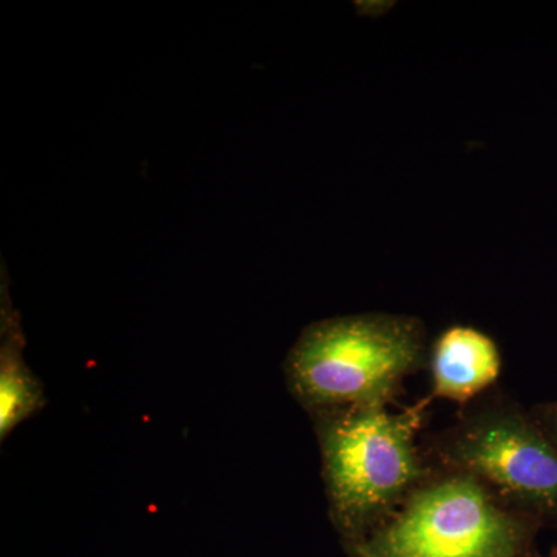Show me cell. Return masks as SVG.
<instances>
[{
    "label": "cell",
    "instance_id": "obj_1",
    "mask_svg": "<svg viewBox=\"0 0 557 557\" xmlns=\"http://www.w3.org/2000/svg\"><path fill=\"white\" fill-rule=\"evenodd\" d=\"M431 403L424 397L398 412L346 408L311 417L330 520L343 545L384 525L434 471L418 442Z\"/></svg>",
    "mask_w": 557,
    "mask_h": 557
},
{
    "label": "cell",
    "instance_id": "obj_2",
    "mask_svg": "<svg viewBox=\"0 0 557 557\" xmlns=\"http://www.w3.org/2000/svg\"><path fill=\"white\" fill-rule=\"evenodd\" d=\"M429 361L426 327L408 314L362 313L313 322L285 359L289 394L311 417L388 408Z\"/></svg>",
    "mask_w": 557,
    "mask_h": 557
},
{
    "label": "cell",
    "instance_id": "obj_3",
    "mask_svg": "<svg viewBox=\"0 0 557 557\" xmlns=\"http://www.w3.org/2000/svg\"><path fill=\"white\" fill-rule=\"evenodd\" d=\"M542 530L479 479L434 468L384 525L344 549L348 557H541Z\"/></svg>",
    "mask_w": 557,
    "mask_h": 557
},
{
    "label": "cell",
    "instance_id": "obj_4",
    "mask_svg": "<svg viewBox=\"0 0 557 557\" xmlns=\"http://www.w3.org/2000/svg\"><path fill=\"white\" fill-rule=\"evenodd\" d=\"M432 468L485 483L502 504L557 531V450L515 398L494 387L421 440Z\"/></svg>",
    "mask_w": 557,
    "mask_h": 557
},
{
    "label": "cell",
    "instance_id": "obj_5",
    "mask_svg": "<svg viewBox=\"0 0 557 557\" xmlns=\"http://www.w3.org/2000/svg\"><path fill=\"white\" fill-rule=\"evenodd\" d=\"M432 387L428 398L449 399L460 408L496 387L500 376V348L482 330L450 325L434 341L429 354Z\"/></svg>",
    "mask_w": 557,
    "mask_h": 557
},
{
    "label": "cell",
    "instance_id": "obj_6",
    "mask_svg": "<svg viewBox=\"0 0 557 557\" xmlns=\"http://www.w3.org/2000/svg\"><path fill=\"white\" fill-rule=\"evenodd\" d=\"M2 355H0V437L44 406L42 387L22 361V335L16 314L2 307Z\"/></svg>",
    "mask_w": 557,
    "mask_h": 557
},
{
    "label": "cell",
    "instance_id": "obj_7",
    "mask_svg": "<svg viewBox=\"0 0 557 557\" xmlns=\"http://www.w3.org/2000/svg\"><path fill=\"white\" fill-rule=\"evenodd\" d=\"M530 413L539 429L544 432L545 437L557 450V401L539 403L530 408Z\"/></svg>",
    "mask_w": 557,
    "mask_h": 557
},
{
    "label": "cell",
    "instance_id": "obj_8",
    "mask_svg": "<svg viewBox=\"0 0 557 557\" xmlns=\"http://www.w3.org/2000/svg\"><path fill=\"white\" fill-rule=\"evenodd\" d=\"M547 557H557V547L552 548V552L548 553Z\"/></svg>",
    "mask_w": 557,
    "mask_h": 557
}]
</instances>
